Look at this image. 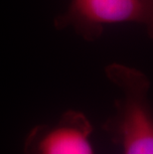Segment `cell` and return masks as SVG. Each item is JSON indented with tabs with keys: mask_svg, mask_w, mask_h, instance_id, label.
<instances>
[{
	"mask_svg": "<svg viewBox=\"0 0 153 154\" xmlns=\"http://www.w3.org/2000/svg\"><path fill=\"white\" fill-rule=\"evenodd\" d=\"M107 79L119 88L115 113L103 129L122 154H153V110L148 100L149 81L141 72L119 64L106 69Z\"/></svg>",
	"mask_w": 153,
	"mask_h": 154,
	"instance_id": "cell-1",
	"label": "cell"
},
{
	"mask_svg": "<svg viewBox=\"0 0 153 154\" xmlns=\"http://www.w3.org/2000/svg\"><path fill=\"white\" fill-rule=\"evenodd\" d=\"M133 23L153 37V0H71L69 7L57 16L58 30L72 27L89 41L102 35L106 26Z\"/></svg>",
	"mask_w": 153,
	"mask_h": 154,
	"instance_id": "cell-2",
	"label": "cell"
},
{
	"mask_svg": "<svg viewBox=\"0 0 153 154\" xmlns=\"http://www.w3.org/2000/svg\"><path fill=\"white\" fill-rule=\"evenodd\" d=\"M93 125L81 111L68 110L53 125L33 127L25 139L24 154H94Z\"/></svg>",
	"mask_w": 153,
	"mask_h": 154,
	"instance_id": "cell-3",
	"label": "cell"
}]
</instances>
